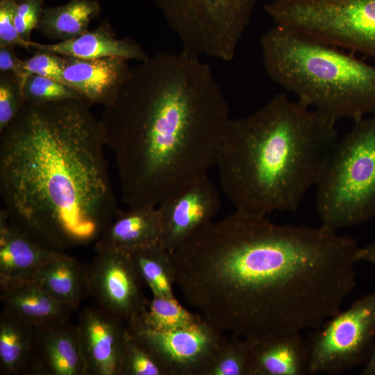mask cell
I'll return each instance as SVG.
<instances>
[{"mask_svg": "<svg viewBox=\"0 0 375 375\" xmlns=\"http://www.w3.org/2000/svg\"><path fill=\"white\" fill-rule=\"evenodd\" d=\"M86 264L88 294L95 304L129 324L146 310L143 285L128 252L97 251Z\"/></svg>", "mask_w": 375, "mask_h": 375, "instance_id": "obj_11", "label": "cell"}, {"mask_svg": "<svg viewBox=\"0 0 375 375\" xmlns=\"http://www.w3.org/2000/svg\"><path fill=\"white\" fill-rule=\"evenodd\" d=\"M25 62L26 68L31 75L37 74L66 83L63 77L65 65L64 56L35 51Z\"/></svg>", "mask_w": 375, "mask_h": 375, "instance_id": "obj_30", "label": "cell"}, {"mask_svg": "<svg viewBox=\"0 0 375 375\" xmlns=\"http://www.w3.org/2000/svg\"><path fill=\"white\" fill-rule=\"evenodd\" d=\"M31 48L38 51L84 59L117 57L141 62L149 57L133 39L117 38L108 20L101 22L92 31L70 40L52 44L32 41Z\"/></svg>", "mask_w": 375, "mask_h": 375, "instance_id": "obj_18", "label": "cell"}, {"mask_svg": "<svg viewBox=\"0 0 375 375\" xmlns=\"http://www.w3.org/2000/svg\"><path fill=\"white\" fill-rule=\"evenodd\" d=\"M31 280L74 311L89 296L86 265L63 252L44 263Z\"/></svg>", "mask_w": 375, "mask_h": 375, "instance_id": "obj_21", "label": "cell"}, {"mask_svg": "<svg viewBox=\"0 0 375 375\" xmlns=\"http://www.w3.org/2000/svg\"><path fill=\"white\" fill-rule=\"evenodd\" d=\"M30 374L85 375L77 324L40 326Z\"/></svg>", "mask_w": 375, "mask_h": 375, "instance_id": "obj_16", "label": "cell"}, {"mask_svg": "<svg viewBox=\"0 0 375 375\" xmlns=\"http://www.w3.org/2000/svg\"><path fill=\"white\" fill-rule=\"evenodd\" d=\"M145 327L156 331H172L201 322L204 318L183 307L176 297H152L146 310L137 318Z\"/></svg>", "mask_w": 375, "mask_h": 375, "instance_id": "obj_25", "label": "cell"}, {"mask_svg": "<svg viewBox=\"0 0 375 375\" xmlns=\"http://www.w3.org/2000/svg\"><path fill=\"white\" fill-rule=\"evenodd\" d=\"M44 0H17L15 22L21 36L31 42L33 29H36L42 17Z\"/></svg>", "mask_w": 375, "mask_h": 375, "instance_id": "obj_31", "label": "cell"}, {"mask_svg": "<svg viewBox=\"0 0 375 375\" xmlns=\"http://www.w3.org/2000/svg\"><path fill=\"white\" fill-rule=\"evenodd\" d=\"M131 257L144 285L154 297H176L170 253L159 243L137 249Z\"/></svg>", "mask_w": 375, "mask_h": 375, "instance_id": "obj_24", "label": "cell"}, {"mask_svg": "<svg viewBox=\"0 0 375 375\" xmlns=\"http://www.w3.org/2000/svg\"><path fill=\"white\" fill-rule=\"evenodd\" d=\"M139 62L99 118L128 208L158 206L208 176L231 119L201 58L160 52Z\"/></svg>", "mask_w": 375, "mask_h": 375, "instance_id": "obj_2", "label": "cell"}, {"mask_svg": "<svg viewBox=\"0 0 375 375\" xmlns=\"http://www.w3.org/2000/svg\"><path fill=\"white\" fill-rule=\"evenodd\" d=\"M8 1V0H0V3L4 2V1Z\"/></svg>", "mask_w": 375, "mask_h": 375, "instance_id": "obj_36", "label": "cell"}, {"mask_svg": "<svg viewBox=\"0 0 375 375\" xmlns=\"http://www.w3.org/2000/svg\"><path fill=\"white\" fill-rule=\"evenodd\" d=\"M335 124L284 93L231 118L215 166L235 210L257 217L297 211L338 140Z\"/></svg>", "mask_w": 375, "mask_h": 375, "instance_id": "obj_4", "label": "cell"}, {"mask_svg": "<svg viewBox=\"0 0 375 375\" xmlns=\"http://www.w3.org/2000/svg\"><path fill=\"white\" fill-rule=\"evenodd\" d=\"M129 332L160 358L169 375H205L215 353L226 340L224 332L206 320L172 331H156L138 319L127 324Z\"/></svg>", "mask_w": 375, "mask_h": 375, "instance_id": "obj_10", "label": "cell"}, {"mask_svg": "<svg viewBox=\"0 0 375 375\" xmlns=\"http://www.w3.org/2000/svg\"><path fill=\"white\" fill-rule=\"evenodd\" d=\"M158 207L162 223L159 244L171 253L213 222L221 200L208 176L181 188Z\"/></svg>", "mask_w": 375, "mask_h": 375, "instance_id": "obj_12", "label": "cell"}, {"mask_svg": "<svg viewBox=\"0 0 375 375\" xmlns=\"http://www.w3.org/2000/svg\"><path fill=\"white\" fill-rule=\"evenodd\" d=\"M17 0L0 3V47L19 46L31 49V42L25 40L19 33L15 22Z\"/></svg>", "mask_w": 375, "mask_h": 375, "instance_id": "obj_32", "label": "cell"}, {"mask_svg": "<svg viewBox=\"0 0 375 375\" xmlns=\"http://www.w3.org/2000/svg\"><path fill=\"white\" fill-rule=\"evenodd\" d=\"M249 375L308 374V350L301 333L251 339Z\"/></svg>", "mask_w": 375, "mask_h": 375, "instance_id": "obj_19", "label": "cell"}, {"mask_svg": "<svg viewBox=\"0 0 375 375\" xmlns=\"http://www.w3.org/2000/svg\"><path fill=\"white\" fill-rule=\"evenodd\" d=\"M178 38L183 53L233 59L258 0H151Z\"/></svg>", "mask_w": 375, "mask_h": 375, "instance_id": "obj_7", "label": "cell"}, {"mask_svg": "<svg viewBox=\"0 0 375 375\" xmlns=\"http://www.w3.org/2000/svg\"><path fill=\"white\" fill-rule=\"evenodd\" d=\"M285 28L375 60V0H278Z\"/></svg>", "mask_w": 375, "mask_h": 375, "instance_id": "obj_8", "label": "cell"}, {"mask_svg": "<svg viewBox=\"0 0 375 375\" xmlns=\"http://www.w3.org/2000/svg\"><path fill=\"white\" fill-rule=\"evenodd\" d=\"M90 107L25 103L0 132L1 208L57 251L96 242L119 210Z\"/></svg>", "mask_w": 375, "mask_h": 375, "instance_id": "obj_3", "label": "cell"}, {"mask_svg": "<svg viewBox=\"0 0 375 375\" xmlns=\"http://www.w3.org/2000/svg\"><path fill=\"white\" fill-rule=\"evenodd\" d=\"M355 239L234 210L171 253L174 285L213 326L249 339L315 330L356 286Z\"/></svg>", "mask_w": 375, "mask_h": 375, "instance_id": "obj_1", "label": "cell"}, {"mask_svg": "<svg viewBox=\"0 0 375 375\" xmlns=\"http://www.w3.org/2000/svg\"><path fill=\"white\" fill-rule=\"evenodd\" d=\"M358 260V262L366 261L375 266V240L364 247H359Z\"/></svg>", "mask_w": 375, "mask_h": 375, "instance_id": "obj_34", "label": "cell"}, {"mask_svg": "<svg viewBox=\"0 0 375 375\" xmlns=\"http://www.w3.org/2000/svg\"><path fill=\"white\" fill-rule=\"evenodd\" d=\"M12 74L17 80L22 90L31 75L26 68L25 60L20 59L15 47H0V73Z\"/></svg>", "mask_w": 375, "mask_h": 375, "instance_id": "obj_33", "label": "cell"}, {"mask_svg": "<svg viewBox=\"0 0 375 375\" xmlns=\"http://www.w3.org/2000/svg\"><path fill=\"white\" fill-rule=\"evenodd\" d=\"M100 12L97 0H69L63 5L45 7L36 29L52 40H70L88 31L90 22Z\"/></svg>", "mask_w": 375, "mask_h": 375, "instance_id": "obj_23", "label": "cell"}, {"mask_svg": "<svg viewBox=\"0 0 375 375\" xmlns=\"http://www.w3.org/2000/svg\"><path fill=\"white\" fill-rule=\"evenodd\" d=\"M25 103L17 78L10 73H0V132L18 115Z\"/></svg>", "mask_w": 375, "mask_h": 375, "instance_id": "obj_29", "label": "cell"}, {"mask_svg": "<svg viewBox=\"0 0 375 375\" xmlns=\"http://www.w3.org/2000/svg\"><path fill=\"white\" fill-rule=\"evenodd\" d=\"M361 374L375 375V346L368 361L364 365V368L361 372Z\"/></svg>", "mask_w": 375, "mask_h": 375, "instance_id": "obj_35", "label": "cell"}, {"mask_svg": "<svg viewBox=\"0 0 375 375\" xmlns=\"http://www.w3.org/2000/svg\"><path fill=\"white\" fill-rule=\"evenodd\" d=\"M260 45L268 76L309 108L336 122L375 114V65L276 24Z\"/></svg>", "mask_w": 375, "mask_h": 375, "instance_id": "obj_5", "label": "cell"}, {"mask_svg": "<svg viewBox=\"0 0 375 375\" xmlns=\"http://www.w3.org/2000/svg\"><path fill=\"white\" fill-rule=\"evenodd\" d=\"M39 328L38 326L1 311L0 314L1 374H30Z\"/></svg>", "mask_w": 375, "mask_h": 375, "instance_id": "obj_22", "label": "cell"}, {"mask_svg": "<svg viewBox=\"0 0 375 375\" xmlns=\"http://www.w3.org/2000/svg\"><path fill=\"white\" fill-rule=\"evenodd\" d=\"M65 57L64 80L90 104L105 106L115 97L131 67L117 57L84 59Z\"/></svg>", "mask_w": 375, "mask_h": 375, "instance_id": "obj_15", "label": "cell"}, {"mask_svg": "<svg viewBox=\"0 0 375 375\" xmlns=\"http://www.w3.org/2000/svg\"><path fill=\"white\" fill-rule=\"evenodd\" d=\"M162 223L158 206L146 205L119 210L101 233L95 251L131 252L159 243Z\"/></svg>", "mask_w": 375, "mask_h": 375, "instance_id": "obj_17", "label": "cell"}, {"mask_svg": "<svg viewBox=\"0 0 375 375\" xmlns=\"http://www.w3.org/2000/svg\"><path fill=\"white\" fill-rule=\"evenodd\" d=\"M252 342L231 335L215 353L205 375H249Z\"/></svg>", "mask_w": 375, "mask_h": 375, "instance_id": "obj_26", "label": "cell"}, {"mask_svg": "<svg viewBox=\"0 0 375 375\" xmlns=\"http://www.w3.org/2000/svg\"><path fill=\"white\" fill-rule=\"evenodd\" d=\"M59 252L12 222L0 209V288L31 280L34 274Z\"/></svg>", "mask_w": 375, "mask_h": 375, "instance_id": "obj_14", "label": "cell"}, {"mask_svg": "<svg viewBox=\"0 0 375 375\" xmlns=\"http://www.w3.org/2000/svg\"><path fill=\"white\" fill-rule=\"evenodd\" d=\"M77 328L85 375H121L126 322L95 304L82 310Z\"/></svg>", "mask_w": 375, "mask_h": 375, "instance_id": "obj_13", "label": "cell"}, {"mask_svg": "<svg viewBox=\"0 0 375 375\" xmlns=\"http://www.w3.org/2000/svg\"><path fill=\"white\" fill-rule=\"evenodd\" d=\"M2 312L44 326L69 321L74 310L47 294L32 280L0 288Z\"/></svg>", "mask_w": 375, "mask_h": 375, "instance_id": "obj_20", "label": "cell"}, {"mask_svg": "<svg viewBox=\"0 0 375 375\" xmlns=\"http://www.w3.org/2000/svg\"><path fill=\"white\" fill-rule=\"evenodd\" d=\"M375 292L311 331L308 374H338L368 361L375 346Z\"/></svg>", "mask_w": 375, "mask_h": 375, "instance_id": "obj_9", "label": "cell"}, {"mask_svg": "<svg viewBox=\"0 0 375 375\" xmlns=\"http://www.w3.org/2000/svg\"><path fill=\"white\" fill-rule=\"evenodd\" d=\"M22 93L25 103L28 104H44L72 99L84 101L74 88L37 74L28 76Z\"/></svg>", "mask_w": 375, "mask_h": 375, "instance_id": "obj_28", "label": "cell"}, {"mask_svg": "<svg viewBox=\"0 0 375 375\" xmlns=\"http://www.w3.org/2000/svg\"><path fill=\"white\" fill-rule=\"evenodd\" d=\"M315 186L322 226L337 231L375 216V114L337 141Z\"/></svg>", "mask_w": 375, "mask_h": 375, "instance_id": "obj_6", "label": "cell"}, {"mask_svg": "<svg viewBox=\"0 0 375 375\" xmlns=\"http://www.w3.org/2000/svg\"><path fill=\"white\" fill-rule=\"evenodd\" d=\"M121 375L169 374L158 356L128 331L122 359Z\"/></svg>", "mask_w": 375, "mask_h": 375, "instance_id": "obj_27", "label": "cell"}]
</instances>
